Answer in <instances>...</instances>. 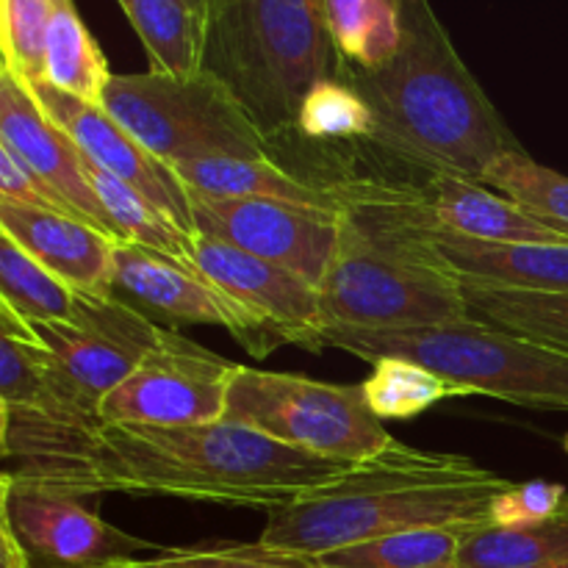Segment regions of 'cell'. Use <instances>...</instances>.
I'll list each match as a JSON object with an SVG mask.
<instances>
[{"label":"cell","mask_w":568,"mask_h":568,"mask_svg":"<svg viewBox=\"0 0 568 568\" xmlns=\"http://www.w3.org/2000/svg\"><path fill=\"white\" fill-rule=\"evenodd\" d=\"M0 422L3 475L75 497H175L270 514L349 469L227 419L114 425L0 405Z\"/></svg>","instance_id":"6da1fadb"},{"label":"cell","mask_w":568,"mask_h":568,"mask_svg":"<svg viewBox=\"0 0 568 568\" xmlns=\"http://www.w3.org/2000/svg\"><path fill=\"white\" fill-rule=\"evenodd\" d=\"M403 44L388 64L364 70L342 61L347 81L375 116L369 144L425 170L480 181L519 139L460 59L430 0H399Z\"/></svg>","instance_id":"7a4b0ae2"},{"label":"cell","mask_w":568,"mask_h":568,"mask_svg":"<svg viewBox=\"0 0 568 568\" xmlns=\"http://www.w3.org/2000/svg\"><path fill=\"white\" fill-rule=\"evenodd\" d=\"M510 486L508 477L466 455L408 447L394 438L386 453L270 510L258 541L320 558L392 532L486 525L491 503Z\"/></svg>","instance_id":"3957f363"},{"label":"cell","mask_w":568,"mask_h":568,"mask_svg":"<svg viewBox=\"0 0 568 568\" xmlns=\"http://www.w3.org/2000/svg\"><path fill=\"white\" fill-rule=\"evenodd\" d=\"M205 70L233 94L266 142L297 131L305 94L338 75L325 0H205Z\"/></svg>","instance_id":"277c9868"},{"label":"cell","mask_w":568,"mask_h":568,"mask_svg":"<svg viewBox=\"0 0 568 568\" xmlns=\"http://www.w3.org/2000/svg\"><path fill=\"white\" fill-rule=\"evenodd\" d=\"M320 303L322 331H416L471 320L458 277L353 203H338V242Z\"/></svg>","instance_id":"5b68a950"},{"label":"cell","mask_w":568,"mask_h":568,"mask_svg":"<svg viewBox=\"0 0 568 568\" xmlns=\"http://www.w3.org/2000/svg\"><path fill=\"white\" fill-rule=\"evenodd\" d=\"M320 342L322 349L338 347L369 364L383 355L416 361L466 386L475 397L538 410H568V353L486 322L464 320L416 331L325 327Z\"/></svg>","instance_id":"8992f818"},{"label":"cell","mask_w":568,"mask_h":568,"mask_svg":"<svg viewBox=\"0 0 568 568\" xmlns=\"http://www.w3.org/2000/svg\"><path fill=\"white\" fill-rule=\"evenodd\" d=\"M103 109L164 164L211 155H270L236 94L203 70L197 75H111Z\"/></svg>","instance_id":"52a82bcc"},{"label":"cell","mask_w":568,"mask_h":568,"mask_svg":"<svg viewBox=\"0 0 568 568\" xmlns=\"http://www.w3.org/2000/svg\"><path fill=\"white\" fill-rule=\"evenodd\" d=\"M222 419L349 466L364 464L394 444L392 433L366 405L361 386L250 366L233 372Z\"/></svg>","instance_id":"ba28073f"},{"label":"cell","mask_w":568,"mask_h":568,"mask_svg":"<svg viewBox=\"0 0 568 568\" xmlns=\"http://www.w3.org/2000/svg\"><path fill=\"white\" fill-rule=\"evenodd\" d=\"M236 366L166 331L164 342L100 403V419L161 427L216 422L225 416Z\"/></svg>","instance_id":"9c48e42d"},{"label":"cell","mask_w":568,"mask_h":568,"mask_svg":"<svg viewBox=\"0 0 568 568\" xmlns=\"http://www.w3.org/2000/svg\"><path fill=\"white\" fill-rule=\"evenodd\" d=\"M83 499L3 475L0 519L9 521L33 568H111L133 564L139 552H164L103 521Z\"/></svg>","instance_id":"30bf717a"},{"label":"cell","mask_w":568,"mask_h":568,"mask_svg":"<svg viewBox=\"0 0 568 568\" xmlns=\"http://www.w3.org/2000/svg\"><path fill=\"white\" fill-rule=\"evenodd\" d=\"M114 294L181 325H216L231 333L255 358L281 347L283 336L239 300L222 292L192 261L170 258L136 244H114Z\"/></svg>","instance_id":"8fae6325"},{"label":"cell","mask_w":568,"mask_h":568,"mask_svg":"<svg viewBox=\"0 0 568 568\" xmlns=\"http://www.w3.org/2000/svg\"><path fill=\"white\" fill-rule=\"evenodd\" d=\"M42 347L53 355L67 381L100 414V403L164 342L166 327L122 297L81 294L72 322L37 325Z\"/></svg>","instance_id":"7c38bea8"},{"label":"cell","mask_w":568,"mask_h":568,"mask_svg":"<svg viewBox=\"0 0 568 568\" xmlns=\"http://www.w3.org/2000/svg\"><path fill=\"white\" fill-rule=\"evenodd\" d=\"M197 236L216 239L272 261L320 288L338 242V211L303 209L277 200H225L192 194Z\"/></svg>","instance_id":"4fadbf2b"},{"label":"cell","mask_w":568,"mask_h":568,"mask_svg":"<svg viewBox=\"0 0 568 568\" xmlns=\"http://www.w3.org/2000/svg\"><path fill=\"white\" fill-rule=\"evenodd\" d=\"M31 92L37 94L42 109L70 133L72 142L81 148V153L94 166H100L103 172L114 175L116 181L136 189L161 214L170 216L178 227L197 236L192 216V197H189L186 186L178 181L170 164L155 159L103 105L83 103V100L72 98V94L59 92L50 83L33 87Z\"/></svg>","instance_id":"5bb4252c"},{"label":"cell","mask_w":568,"mask_h":568,"mask_svg":"<svg viewBox=\"0 0 568 568\" xmlns=\"http://www.w3.org/2000/svg\"><path fill=\"white\" fill-rule=\"evenodd\" d=\"M192 264L203 270L222 292L275 327L283 342L320 353L322 303L320 288L308 281L209 236H194Z\"/></svg>","instance_id":"9a60e30c"},{"label":"cell","mask_w":568,"mask_h":568,"mask_svg":"<svg viewBox=\"0 0 568 568\" xmlns=\"http://www.w3.org/2000/svg\"><path fill=\"white\" fill-rule=\"evenodd\" d=\"M0 142L9 144L89 225L120 242L89 181V161L70 133L42 109L37 94L0 70Z\"/></svg>","instance_id":"2e32d148"},{"label":"cell","mask_w":568,"mask_h":568,"mask_svg":"<svg viewBox=\"0 0 568 568\" xmlns=\"http://www.w3.org/2000/svg\"><path fill=\"white\" fill-rule=\"evenodd\" d=\"M0 233L89 297H114V239L81 216L0 197Z\"/></svg>","instance_id":"e0dca14e"},{"label":"cell","mask_w":568,"mask_h":568,"mask_svg":"<svg viewBox=\"0 0 568 568\" xmlns=\"http://www.w3.org/2000/svg\"><path fill=\"white\" fill-rule=\"evenodd\" d=\"M419 205L438 227L499 244H568V239L541 225L530 211L480 181L433 175L422 189Z\"/></svg>","instance_id":"ac0fdd59"},{"label":"cell","mask_w":568,"mask_h":568,"mask_svg":"<svg viewBox=\"0 0 568 568\" xmlns=\"http://www.w3.org/2000/svg\"><path fill=\"white\" fill-rule=\"evenodd\" d=\"M186 192L225 200H277L303 209L338 211V197L325 186L303 181L272 155H211L170 164Z\"/></svg>","instance_id":"d6986e66"},{"label":"cell","mask_w":568,"mask_h":568,"mask_svg":"<svg viewBox=\"0 0 568 568\" xmlns=\"http://www.w3.org/2000/svg\"><path fill=\"white\" fill-rule=\"evenodd\" d=\"M458 568H568V499L538 525L497 527L491 521L464 532Z\"/></svg>","instance_id":"ffe728a7"},{"label":"cell","mask_w":568,"mask_h":568,"mask_svg":"<svg viewBox=\"0 0 568 568\" xmlns=\"http://www.w3.org/2000/svg\"><path fill=\"white\" fill-rule=\"evenodd\" d=\"M148 50L150 70L197 75L205 70V20L186 0H116Z\"/></svg>","instance_id":"44dd1931"},{"label":"cell","mask_w":568,"mask_h":568,"mask_svg":"<svg viewBox=\"0 0 568 568\" xmlns=\"http://www.w3.org/2000/svg\"><path fill=\"white\" fill-rule=\"evenodd\" d=\"M460 288L471 320L568 353V292H521L464 281Z\"/></svg>","instance_id":"7402d4cb"},{"label":"cell","mask_w":568,"mask_h":568,"mask_svg":"<svg viewBox=\"0 0 568 568\" xmlns=\"http://www.w3.org/2000/svg\"><path fill=\"white\" fill-rule=\"evenodd\" d=\"M111 75L103 50L94 42L89 28L72 0L55 3L53 26L48 37V61H44V83L59 92L72 94L83 103L103 105L105 87Z\"/></svg>","instance_id":"603a6c76"},{"label":"cell","mask_w":568,"mask_h":568,"mask_svg":"<svg viewBox=\"0 0 568 568\" xmlns=\"http://www.w3.org/2000/svg\"><path fill=\"white\" fill-rule=\"evenodd\" d=\"M366 405L381 422L386 419H414L425 414L433 405L455 397H475L466 386L427 369L408 358H383L372 361V375L361 383Z\"/></svg>","instance_id":"cb8c5ba5"},{"label":"cell","mask_w":568,"mask_h":568,"mask_svg":"<svg viewBox=\"0 0 568 568\" xmlns=\"http://www.w3.org/2000/svg\"><path fill=\"white\" fill-rule=\"evenodd\" d=\"M89 181H92L120 242L136 244V247L170 255V258L192 261V233H186L170 216L161 214L144 194H139L128 183L116 181L114 175L94 166L92 161H89Z\"/></svg>","instance_id":"d4e9b609"},{"label":"cell","mask_w":568,"mask_h":568,"mask_svg":"<svg viewBox=\"0 0 568 568\" xmlns=\"http://www.w3.org/2000/svg\"><path fill=\"white\" fill-rule=\"evenodd\" d=\"M325 6L342 61L375 70L397 55L403 44L399 0H325Z\"/></svg>","instance_id":"484cf974"},{"label":"cell","mask_w":568,"mask_h":568,"mask_svg":"<svg viewBox=\"0 0 568 568\" xmlns=\"http://www.w3.org/2000/svg\"><path fill=\"white\" fill-rule=\"evenodd\" d=\"M0 300L33 325L72 322L81 311V292L67 286L6 233H0Z\"/></svg>","instance_id":"4316f807"},{"label":"cell","mask_w":568,"mask_h":568,"mask_svg":"<svg viewBox=\"0 0 568 568\" xmlns=\"http://www.w3.org/2000/svg\"><path fill=\"white\" fill-rule=\"evenodd\" d=\"M469 527H425L392 532L320 555L325 568H458V552Z\"/></svg>","instance_id":"83f0119b"},{"label":"cell","mask_w":568,"mask_h":568,"mask_svg":"<svg viewBox=\"0 0 568 568\" xmlns=\"http://www.w3.org/2000/svg\"><path fill=\"white\" fill-rule=\"evenodd\" d=\"M483 183L530 211L541 225L568 239V175L538 164L521 150H510L494 161Z\"/></svg>","instance_id":"f1b7e54d"},{"label":"cell","mask_w":568,"mask_h":568,"mask_svg":"<svg viewBox=\"0 0 568 568\" xmlns=\"http://www.w3.org/2000/svg\"><path fill=\"white\" fill-rule=\"evenodd\" d=\"M59 0H0L3 70L26 87H42L48 37Z\"/></svg>","instance_id":"f546056e"},{"label":"cell","mask_w":568,"mask_h":568,"mask_svg":"<svg viewBox=\"0 0 568 568\" xmlns=\"http://www.w3.org/2000/svg\"><path fill=\"white\" fill-rule=\"evenodd\" d=\"M375 116L366 100L342 78L322 81L305 94L297 114V131L308 142H369Z\"/></svg>","instance_id":"4dcf8cb0"},{"label":"cell","mask_w":568,"mask_h":568,"mask_svg":"<svg viewBox=\"0 0 568 568\" xmlns=\"http://www.w3.org/2000/svg\"><path fill=\"white\" fill-rule=\"evenodd\" d=\"M148 564L153 568H325L320 558L286 552V549L270 547L264 541H216L183 549H164L161 555L148 558Z\"/></svg>","instance_id":"1f68e13d"},{"label":"cell","mask_w":568,"mask_h":568,"mask_svg":"<svg viewBox=\"0 0 568 568\" xmlns=\"http://www.w3.org/2000/svg\"><path fill=\"white\" fill-rule=\"evenodd\" d=\"M566 499L568 491L560 483H514V486L505 488V491L491 503V516H488V521L497 527L538 525V521L558 514V510L564 508Z\"/></svg>","instance_id":"d6a6232c"},{"label":"cell","mask_w":568,"mask_h":568,"mask_svg":"<svg viewBox=\"0 0 568 568\" xmlns=\"http://www.w3.org/2000/svg\"><path fill=\"white\" fill-rule=\"evenodd\" d=\"M0 197L14 200V203L31 205V209L59 211V214L81 216L75 214L70 203L50 186L48 181L37 175L14 150L6 142H0ZM83 220V216H81Z\"/></svg>","instance_id":"836d02e7"},{"label":"cell","mask_w":568,"mask_h":568,"mask_svg":"<svg viewBox=\"0 0 568 568\" xmlns=\"http://www.w3.org/2000/svg\"><path fill=\"white\" fill-rule=\"evenodd\" d=\"M0 549H3V568H33L20 538L14 536V530H11L6 519H0Z\"/></svg>","instance_id":"e575fe53"},{"label":"cell","mask_w":568,"mask_h":568,"mask_svg":"<svg viewBox=\"0 0 568 568\" xmlns=\"http://www.w3.org/2000/svg\"><path fill=\"white\" fill-rule=\"evenodd\" d=\"M111 568H153L148 564V558L144 560H133V564H122V566H111Z\"/></svg>","instance_id":"d590c367"},{"label":"cell","mask_w":568,"mask_h":568,"mask_svg":"<svg viewBox=\"0 0 568 568\" xmlns=\"http://www.w3.org/2000/svg\"><path fill=\"white\" fill-rule=\"evenodd\" d=\"M186 3H192L194 9H197L200 14H203V9H205V0H186Z\"/></svg>","instance_id":"8d00e7d4"},{"label":"cell","mask_w":568,"mask_h":568,"mask_svg":"<svg viewBox=\"0 0 568 568\" xmlns=\"http://www.w3.org/2000/svg\"><path fill=\"white\" fill-rule=\"evenodd\" d=\"M566 453H568V436H566Z\"/></svg>","instance_id":"74e56055"}]
</instances>
